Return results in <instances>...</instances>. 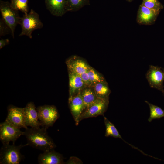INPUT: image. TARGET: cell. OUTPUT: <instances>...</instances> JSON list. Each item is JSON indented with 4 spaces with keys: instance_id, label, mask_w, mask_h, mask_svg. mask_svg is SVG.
I'll return each mask as SVG.
<instances>
[{
    "instance_id": "obj_1",
    "label": "cell",
    "mask_w": 164,
    "mask_h": 164,
    "mask_svg": "<svg viewBox=\"0 0 164 164\" xmlns=\"http://www.w3.org/2000/svg\"><path fill=\"white\" fill-rule=\"evenodd\" d=\"M47 129L43 127L25 129L24 135L26 138L29 145L43 152L54 149L56 145L48 135Z\"/></svg>"
},
{
    "instance_id": "obj_2",
    "label": "cell",
    "mask_w": 164,
    "mask_h": 164,
    "mask_svg": "<svg viewBox=\"0 0 164 164\" xmlns=\"http://www.w3.org/2000/svg\"><path fill=\"white\" fill-rule=\"evenodd\" d=\"M27 145V144L15 145L4 144L0 151V164H19L24 158V156L20 152L22 148Z\"/></svg>"
},
{
    "instance_id": "obj_3",
    "label": "cell",
    "mask_w": 164,
    "mask_h": 164,
    "mask_svg": "<svg viewBox=\"0 0 164 164\" xmlns=\"http://www.w3.org/2000/svg\"><path fill=\"white\" fill-rule=\"evenodd\" d=\"M19 24L22 29L19 36L25 35L30 39L32 38V34L34 30L43 26L39 14L32 9L27 14H24L21 17Z\"/></svg>"
},
{
    "instance_id": "obj_4",
    "label": "cell",
    "mask_w": 164,
    "mask_h": 164,
    "mask_svg": "<svg viewBox=\"0 0 164 164\" xmlns=\"http://www.w3.org/2000/svg\"><path fill=\"white\" fill-rule=\"evenodd\" d=\"M0 11L2 19L9 28L14 38L15 29L17 25L19 24L21 18L18 11L14 9L9 2L1 0Z\"/></svg>"
},
{
    "instance_id": "obj_5",
    "label": "cell",
    "mask_w": 164,
    "mask_h": 164,
    "mask_svg": "<svg viewBox=\"0 0 164 164\" xmlns=\"http://www.w3.org/2000/svg\"><path fill=\"white\" fill-rule=\"evenodd\" d=\"M39 120L42 127L48 128L52 126L59 117V114L54 105H44L36 108Z\"/></svg>"
},
{
    "instance_id": "obj_6",
    "label": "cell",
    "mask_w": 164,
    "mask_h": 164,
    "mask_svg": "<svg viewBox=\"0 0 164 164\" xmlns=\"http://www.w3.org/2000/svg\"><path fill=\"white\" fill-rule=\"evenodd\" d=\"M20 128L5 121L0 124V140L3 144L12 141L13 144L19 137L24 135Z\"/></svg>"
},
{
    "instance_id": "obj_7",
    "label": "cell",
    "mask_w": 164,
    "mask_h": 164,
    "mask_svg": "<svg viewBox=\"0 0 164 164\" xmlns=\"http://www.w3.org/2000/svg\"><path fill=\"white\" fill-rule=\"evenodd\" d=\"M7 110L5 121L20 128H28L25 125L24 108L10 105L8 107Z\"/></svg>"
},
{
    "instance_id": "obj_8",
    "label": "cell",
    "mask_w": 164,
    "mask_h": 164,
    "mask_svg": "<svg viewBox=\"0 0 164 164\" xmlns=\"http://www.w3.org/2000/svg\"><path fill=\"white\" fill-rule=\"evenodd\" d=\"M108 104L109 101L98 98L84 111L80 116V121L100 115H103L107 109Z\"/></svg>"
},
{
    "instance_id": "obj_9",
    "label": "cell",
    "mask_w": 164,
    "mask_h": 164,
    "mask_svg": "<svg viewBox=\"0 0 164 164\" xmlns=\"http://www.w3.org/2000/svg\"><path fill=\"white\" fill-rule=\"evenodd\" d=\"M160 12L149 9L141 4L138 11L136 21L140 25H152L155 22Z\"/></svg>"
},
{
    "instance_id": "obj_10",
    "label": "cell",
    "mask_w": 164,
    "mask_h": 164,
    "mask_svg": "<svg viewBox=\"0 0 164 164\" xmlns=\"http://www.w3.org/2000/svg\"><path fill=\"white\" fill-rule=\"evenodd\" d=\"M146 77L151 87L156 88L164 92L162 88L164 74L159 68L150 65Z\"/></svg>"
},
{
    "instance_id": "obj_11",
    "label": "cell",
    "mask_w": 164,
    "mask_h": 164,
    "mask_svg": "<svg viewBox=\"0 0 164 164\" xmlns=\"http://www.w3.org/2000/svg\"><path fill=\"white\" fill-rule=\"evenodd\" d=\"M68 71L79 74L87 71L90 66L83 58L77 56H73L66 62Z\"/></svg>"
},
{
    "instance_id": "obj_12",
    "label": "cell",
    "mask_w": 164,
    "mask_h": 164,
    "mask_svg": "<svg viewBox=\"0 0 164 164\" xmlns=\"http://www.w3.org/2000/svg\"><path fill=\"white\" fill-rule=\"evenodd\" d=\"M69 104L71 114L77 125L80 121V118L84 110V103L80 92L69 97Z\"/></svg>"
},
{
    "instance_id": "obj_13",
    "label": "cell",
    "mask_w": 164,
    "mask_h": 164,
    "mask_svg": "<svg viewBox=\"0 0 164 164\" xmlns=\"http://www.w3.org/2000/svg\"><path fill=\"white\" fill-rule=\"evenodd\" d=\"M24 110L26 126L32 128L40 127L38 112L34 103L32 102L28 103L24 108Z\"/></svg>"
},
{
    "instance_id": "obj_14",
    "label": "cell",
    "mask_w": 164,
    "mask_h": 164,
    "mask_svg": "<svg viewBox=\"0 0 164 164\" xmlns=\"http://www.w3.org/2000/svg\"><path fill=\"white\" fill-rule=\"evenodd\" d=\"M40 164H62L64 163L63 158L61 154L54 149L46 150L40 154L38 157Z\"/></svg>"
},
{
    "instance_id": "obj_15",
    "label": "cell",
    "mask_w": 164,
    "mask_h": 164,
    "mask_svg": "<svg viewBox=\"0 0 164 164\" xmlns=\"http://www.w3.org/2000/svg\"><path fill=\"white\" fill-rule=\"evenodd\" d=\"M69 77V97H71L80 92L87 86L80 75L68 71Z\"/></svg>"
},
{
    "instance_id": "obj_16",
    "label": "cell",
    "mask_w": 164,
    "mask_h": 164,
    "mask_svg": "<svg viewBox=\"0 0 164 164\" xmlns=\"http://www.w3.org/2000/svg\"><path fill=\"white\" fill-rule=\"evenodd\" d=\"M67 0H45L47 9L53 15L61 16L67 12Z\"/></svg>"
},
{
    "instance_id": "obj_17",
    "label": "cell",
    "mask_w": 164,
    "mask_h": 164,
    "mask_svg": "<svg viewBox=\"0 0 164 164\" xmlns=\"http://www.w3.org/2000/svg\"><path fill=\"white\" fill-rule=\"evenodd\" d=\"M80 94L84 104V111L98 98L93 87H85L80 92Z\"/></svg>"
},
{
    "instance_id": "obj_18",
    "label": "cell",
    "mask_w": 164,
    "mask_h": 164,
    "mask_svg": "<svg viewBox=\"0 0 164 164\" xmlns=\"http://www.w3.org/2000/svg\"><path fill=\"white\" fill-rule=\"evenodd\" d=\"M93 87L98 98L109 101V97L111 91L107 82L97 83Z\"/></svg>"
},
{
    "instance_id": "obj_19",
    "label": "cell",
    "mask_w": 164,
    "mask_h": 164,
    "mask_svg": "<svg viewBox=\"0 0 164 164\" xmlns=\"http://www.w3.org/2000/svg\"><path fill=\"white\" fill-rule=\"evenodd\" d=\"M89 4V0H67V11H76Z\"/></svg>"
},
{
    "instance_id": "obj_20",
    "label": "cell",
    "mask_w": 164,
    "mask_h": 164,
    "mask_svg": "<svg viewBox=\"0 0 164 164\" xmlns=\"http://www.w3.org/2000/svg\"><path fill=\"white\" fill-rule=\"evenodd\" d=\"M103 116L106 128L105 136L113 137L115 138H119L123 140L114 125L104 115Z\"/></svg>"
},
{
    "instance_id": "obj_21",
    "label": "cell",
    "mask_w": 164,
    "mask_h": 164,
    "mask_svg": "<svg viewBox=\"0 0 164 164\" xmlns=\"http://www.w3.org/2000/svg\"><path fill=\"white\" fill-rule=\"evenodd\" d=\"M145 101L149 105L150 108V116L148 119L149 122H151L153 119H159L164 117V110L159 107L153 105L146 101Z\"/></svg>"
},
{
    "instance_id": "obj_22",
    "label": "cell",
    "mask_w": 164,
    "mask_h": 164,
    "mask_svg": "<svg viewBox=\"0 0 164 164\" xmlns=\"http://www.w3.org/2000/svg\"><path fill=\"white\" fill-rule=\"evenodd\" d=\"M90 80L92 87L97 83L106 82L104 77L94 68L90 66L87 70Z\"/></svg>"
},
{
    "instance_id": "obj_23",
    "label": "cell",
    "mask_w": 164,
    "mask_h": 164,
    "mask_svg": "<svg viewBox=\"0 0 164 164\" xmlns=\"http://www.w3.org/2000/svg\"><path fill=\"white\" fill-rule=\"evenodd\" d=\"M12 7L17 11H20L24 14L28 13V0H10Z\"/></svg>"
},
{
    "instance_id": "obj_24",
    "label": "cell",
    "mask_w": 164,
    "mask_h": 164,
    "mask_svg": "<svg viewBox=\"0 0 164 164\" xmlns=\"http://www.w3.org/2000/svg\"><path fill=\"white\" fill-rule=\"evenodd\" d=\"M142 4L151 9L160 11L163 5L158 0H142Z\"/></svg>"
},
{
    "instance_id": "obj_25",
    "label": "cell",
    "mask_w": 164,
    "mask_h": 164,
    "mask_svg": "<svg viewBox=\"0 0 164 164\" xmlns=\"http://www.w3.org/2000/svg\"><path fill=\"white\" fill-rule=\"evenodd\" d=\"M11 30L9 28L5 23L2 19H1L0 20V36H4L9 33Z\"/></svg>"
},
{
    "instance_id": "obj_26",
    "label": "cell",
    "mask_w": 164,
    "mask_h": 164,
    "mask_svg": "<svg viewBox=\"0 0 164 164\" xmlns=\"http://www.w3.org/2000/svg\"><path fill=\"white\" fill-rule=\"evenodd\" d=\"M80 76L87 86L92 87L90 80L87 71L81 74Z\"/></svg>"
},
{
    "instance_id": "obj_27",
    "label": "cell",
    "mask_w": 164,
    "mask_h": 164,
    "mask_svg": "<svg viewBox=\"0 0 164 164\" xmlns=\"http://www.w3.org/2000/svg\"><path fill=\"white\" fill-rule=\"evenodd\" d=\"M82 162L79 159L75 157H71L69 160L66 162V164H74V163H80Z\"/></svg>"
},
{
    "instance_id": "obj_28",
    "label": "cell",
    "mask_w": 164,
    "mask_h": 164,
    "mask_svg": "<svg viewBox=\"0 0 164 164\" xmlns=\"http://www.w3.org/2000/svg\"><path fill=\"white\" fill-rule=\"evenodd\" d=\"M9 42V40L8 39H1L0 40V49L2 48L5 45L8 44Z\"/></svg>"
},
{
    "instance_id": "obj_29",
    "label": "cell",
    "mask_w": 164,
    "mask_h": 164,
    "mask_svg": "<svg viewBox=\"0 0 164 164\" xmlns=\"http://www.w3.org/2000/svg\"><path fill=\"white\" fill-rule=\"evenodd\" d=\"M126 0L129 2H132L133 0Z\"/></svg>"
}]
</instances>
